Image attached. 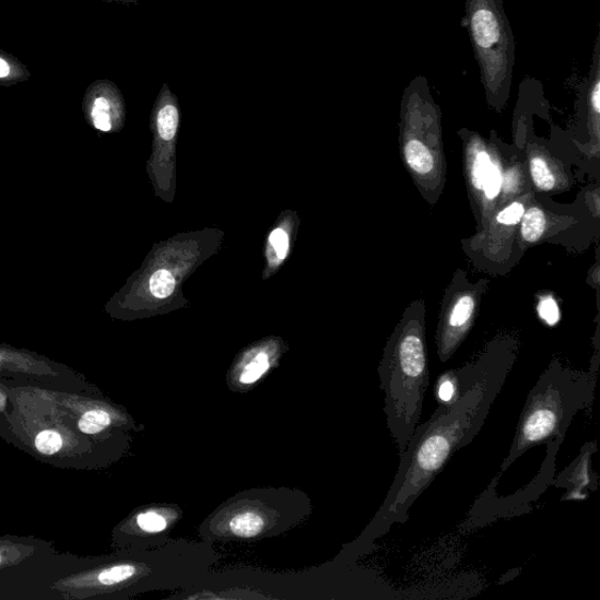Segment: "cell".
Wrapping results in <instances>:
<instances>
[{
  "mask_svg": "<svg viewBox=\"0 0 600 600\" xmlns=\"http://www.w3.org/2000/svg\"><path fill=\"white\" fill-rule=\"evenodd\" d=\"M270 243L275 254H278L281 259L285 258L289 250L287 234L282 230L273 231L270 236Z\"/></svg>",
  "mask_w": 600,
  "mask_h": 600,
  "instance_id": "23",
  "label": "cell"
},
{
  "mask_svg": "<svg viewBox=\"0 0 600 600\" xmlns=\"http://www.w3.org/2000/svg\"><path fill=\"white\" fill-rule=\"evenodd\" d=\"M178 127V111L173 105H167L158 111L157 129L162 139L172 140Z\"/></svg>",
  "mask_w": 600,
  "mask_h": 600,
  "instance_id": "10",
  "label": "cell"
},
{
  "mask_svg": "<svg viewBox=\"0 0 600 600\" xmlns=\"http://www.w3.org/2000/svg\"><path fill=\"white\" fill-rule=\"evenodd\" d=\"M595 450H587L583 454L581 457L577 459L576 463L574 464L573 472L570 477H561L560 479H572V483L575 486V490L577 492H580L584 490V486L590 485V456Z\"/></svg>",
  "mask_w": 600,
  "mask_h": 600,
  "instance_id": "9",
  "label": "cell"
},
{
  "mask_svg": "<svg viewBox=\"0 0 600 600\" xmlns=\"http://www.w3.org/2000/svg\"><path fill=\"white\" fill-rule=\"evenodd\" d=\"M474 311V301L470 296H464L458 301L449 316L448 326L450 329L459 331L467 326L468 320Z\"/></svg>",
  "mask_w": 600,
  "mask_h": 600,
  "instance_id": "8",
  "label": "cell"
},
{
  "mask_svg": "<svg viewBox=\"0 0 600 600\" xmlns=\"http://www.w3.org/2000/svg\"><path fill=\"white\" fill-rule=\"evenodd\" d=\"M467 27L489 103L508 102L516 61V42L504 0H466Z\"/></svg>",
  "mask_w": 600,
  "mask_h": 600,
  "instance_id": "4",
  "label": "cell"
},
{
  "mask_svg": "<svg viewBox=\"0 0 600 600\" xmlns=\"http://www.w3.org/2000/svg\"><path fill=\"white\" fill-rule=\"evenodd\" d=\"M530 172L532 181L543 191L555 187V177L549 169L546 162L540 156H532L530 160Z\"/></svg>",
  "mask_w": 600,
  "mask_h": 600,
  "instance_id": "7",
  "label": "cell"
},
{
  "mask_svg": "<svg viewBox=\"0 0 600 600\" xmlns=\"http://www.w3.org/2000/svg\"><path fill=\"white\" fill-rule=\"evenodd\" d=\"M175 289L173 274L167 270L156 271L151 279L152 294L161 299L169 297Z\"/></svg>",
  "mask_w": 600,
  "mask_h": 600,
  "instance_id": "12",
  "label": "cell"
},
{
  "mask_svg": "<svg viewBox=\"0 0 600 600\" xmlns=\"http://www.w3.org/2000/svg\"><path fill=\"white\" fill-rule=\"evenodd\" d=\"M493 165L489 154L481 152L477 155L472 167V177L478 189H482L485 178L489 176Z\"/></svg>",
  "mask_w": 600,
  "mask_h": 600,
  "instance_id": "18",
  "label": "cell"
},
{
  "mask_svg": "<svg viewBox=\"0 0 600 600\" xmlns=\"http://www.w3.org/2000/svg\"><path fill=\"white\" fill-rule=\"evenodd\" d=\"M92 117L94 126L102 132H109L111 128L108 111L93 107Z\"/></svg>",
  "mask_w": 600,
  "mask_h": 600,
  "instance_id": "24",
  "label": "cell"
},
{
  "mask_svg": "<svg viewBox=\"0 0 600 600\" xmlns=\"http://www.w3.org/2000/svg\"><path fill=\"white\" fill-rule=\"evenodd\" d=\"M525 213L523 204L515 202L498 214L497 222L505 225H515L522 220Z\"/></svg>",
  "mask_w": 600,
  "mask_h": 600,
  "instance_id": "22",
  "label": "cell"
},
{
  "mask_svg": "<svg viewBox=\"0 0 600 600\" xmlns=\"http://www.w3.org/2000/svg\"><path fill=\"white\" fill-rule=\"evenodd\" d=\"M502 187V174L499 168L494 164L489 176H486L482 190L485 192L486 199L494 200L499 193Z\"/></svg>",
  "mask_w": 600,
  "mask_h": 600,
  "instance_id": "21",
  "label": "cell"
},
{
  "mask_svg": "<svg viewBox=\"0 0 600 600\" xmlns=\"http://www.w3.org/2000/svg\"><path fill=\"white\" fill-rule=\"evenodd\" d=\"M136 574V569L131 565H118L110 567V569L103 572L99 575V581L104 586H111V584H117L123 581L128 578H131Z\"/></svg>",
  "mask_w": 600,
  "mask_h": 600,
  "instance_id": "19",
  "label": "cell"
},
{
  "mask_svg": "<svg viewBox=\"0 0 600 600\" xmlns=\"http://www.w3.org/2000/svg\"><path fill=\"white\" fill-rule=\"evenodd\" d=\"M596 379L561 366H551L534 385L518 421L509 454L497 478L525 452L548 443L564 442L576 414L591 407Z\"/></svg>",
  "mask_w": 600,
  "mask_h": 600,
  "instance_id": "2",
  "label": "cell"
},
{
  "mask_svg": "<svg viewBox=\"0 0 600 600\" xmlns=\"http://www.w3.org/2000/svg\"><path fill=\"white\" fill-rule=\"evenodd\" d=\"M522 237L529 243L538 242L545 231V215L539 208H531L522 217Z\"/></svg>",
  "mask_w": 600,
  "mask_h": 600,
  "instance_id": "6",
  "label": "cell"
},
{
  "mask_svg": "<svg viewBox=\"0 0 600 600\" xmlns=\"http://www.w3.org/2000/svg\"><path fill=\"white\" fill-rule=\"evenodd\" d=\"M10 74L9 63L0 58V78H5Z\"/></svg>",
  "mask_w": 600,
  "mask_h": 600,
  "instance_id": "26",
  "label": "cell"
},
{
  "mask_svg": "<svg viewBox=\"0 0 600 600\" xmlns=\"http://www.w3.org/2000/svg\"><path fill=\"white\" fill-rule=\"evenodd\" d=\"M539 314L551 327L555 326L561 317L556 301L550 296L541 299L539 304Z\"/></svg>",
  "mask_w": 600,
  "mask_h": 600,
  "instance_id": "20",
  "label": "cell"
},
{
  "mask_svg": "<svg viewBox=\"0 0 600 600\" xmlns=\"http://www.w3.org/2000/svg\"><path fill=\"white\" fill-rule=\"evenodd\" d=\"M110 425V416L105 411H90L79 421V428L86 434L103 432Z\"/></svg>",
  "mask_w": 600,
  "mask_h": 600,
  "instance_id": "11",
  "label": "cell"
},
{
  "mask_svg": "<svg viewBox=\"0 0 600 600\" xmlns=\"http://www.w3.org/2000/svg\"><path fill=\"white\" fill-rule=\"evenodd\" d=\"M137 522L143 531L148 532H161L167 528V518L165 515L155 510L139 515Z\"/></svg>",
  "mask_w": 600,
  "mask_h": 600,
  "instance_id": "16",
  "label": "cell"
},
{
  "mask_svg": "<svg viewBox=\"0 0 600 600\" xmlns=\"http://www.w3.org/2000/svg\"><path fill=\"white\" fill-rule=\"evenodd\" d=\"M263 521L255 514H243L234 518L232 530L240 537H251L261 530Z\"/></svg>",
  "mask_w": 600,
  "mask_h": 600,
  "instance_id": "14",
  "label": "cell"
},
{
  "mask_svg": "<svg viewBox=\"0 0 600 600\" xmlns=\"http://www.w3.org/2000/svg\"><path fill=\"white\" fill-rule=\"evenodd\" d=\"M379 375L386 424L400 457L420 423L430 385L423 332L417 328L401 331L385 352Z\"/></svg>",
  "mask_w": 600,
  "mask_h": 600,
  "instance_id": "3",
  "label": "cell"
},
{
  "mask_svg": "<svg viewBox=\"0 0 600 600\" xmlns=\"http://www.w3.org/2000/svg\"><path fill=\"white\" fill-rule=\"evenodd\" d=\"M457 395V372L448 370L436 383V397L440 403L449 402Z\"/></svg>",
  "mask_w": 600,
  "mask_h": 600,
  "instance_id": "15",
  "label": "cell"
},
{
  "mask_svg": "<svg viewBox=\"0 0 600 600\" xmlns=\"http://www.w3.org/2000/svg\"><path fill=\"white\" fill-rule=\"evenodd\" d=\"M36 447L45 456H52L62 447L61 436L54 431H44L37 436Z\"/></svg>",
  "mask_w": 600,
  "mask_h": 600,
  "instance_id": "17",
  "label": "cell"
},
{
  "mask_svg": "<svg viewBox=\"0 0 600 600\" xmlns=\"http://www.w3.org/2000/svg\"><path fill=\"white\" fill-rule=\"evenodd\" d=\"M0 562H2V556H0Z\"/></svg>",
  "mask_w": 600,
  "mask_h": 600,
  "instance_id": "27",
  "label": "cell"
},
{
  "mask_svg": "<svg viewBox=\"0 0 600 600\" xmlns=\"http://www.w3.org/2000/svg\"><path fill=\"white\" fill-rule=\"evenodd\" d=\"M404 157L410 167L420 175H427L434 168V158L427 145L415 138L404 143Z\"/></svg>",
  "mask_w": 600,
  "mask_h": 600,
  "instance_id": "5",
  "label": "cell"
},
{
  "mask_svg": "<svg viewBox=\"0 0 600 600\" xmlns=\"http://www.w3.org/2000/svg\"><path fill=\"white\" fill-rule=\"evenodd\" d=\"M511 364L480 361L457 372V395L419 424L400 456L395 481L379 511L363 534L370 545L396 526L407 523L410 509L454 454L472 444L504 388Z\"/></svg>",
  "mask_w": 600,
  "mask_h": 600,
  "instance_id": "1",
  "label": "cell"
},
{
  "mask_svg": "<svg viewBox=\"0 0 600 600\" xmlns=\"http://www.w3.org/2000/svg\"><path fill=\"white\" fill-rule=\"evenodd\" d=\"M269 368V356L266 353H259L256 358L243 370L240 384L251 385L261 379Z\"/></svg>",
  "mask_w": 600,
  "mask_h": 600,
  "instance_id": "13",
  "label": "cell"
},
{
  "mask_svg": "<svg viewBox=\"0 0 600 600\" xmlns=\"http://www.w3.org/2000/svg\"><path fill=\"white\" fill-rule=\"evenodd\" d=\"M93 107L109 111V103L105 99V97H97Z\"/></svg>",
  "mask_w": 600,
  "mask_h": 600,
  "instance_id": "25",
  "label": "cell"
}]
</instances>
